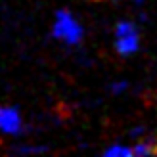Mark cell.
Instances as JSON below:
<instances>
[{
  "mask_svg": "<svg viewBox=\"0 0 157 157\" xmlns=\"http://www.w3.org/2000/svg\"><path fill=\"white\" fill-rule=\"evenodd\" d=\"M132 153H134V157L157 155V144H155V140H144V138L136 140V144L132 146Z\"/></svg>",
  "mask_w": 157,
  "mask_h": 157,
  "instance_id": "obj_4",
  "label": "cell"
},
{
  "mask_svg": "<svg viewBox=\"0 0 157 157\" xmlns=\"http://www.w3.org/2000/svg\"><path fill=\"white\" fill-rule=\"evenodd\" d=\"M12 151L15 155H40V153H48V146H17Z\"/></svg>",
  "mask_w": 157,
  "mask_h": 157,
  "instance_id": "obj_6",
  "label": "cell"
},
{
  "mask_svg": "<svg viewBox=\"0 0 157 157\" xmlns=\"http://www.w3.org/2000/svg\"><path fill=\"white\" fill-rule=\"evenodd\" d=\"M144 134H146V127H136V128H132V130L128 132V136H130V138H134V140L144 138Z\"/></svg>",
  "mask_w": 157,
  "mask_h": 157,
  "instance_id": "obj_8",
  "label": "cell"
},
{
  "mask_svg": "<svg viewBox=\"0 0 157 157\" xmlns=\"http://www.w3.org/2000/svg\"><path fill=\"white\" fill-rule=\"evenodd\" d=\"M52 36L65 46H78L84 40V27L78 23V19L67 10L59 8L54 13V25H52Z\"/></svg>",
  "mask_w": 157,
  "mask_h": 157,
  "instance_id": "obj_1",
  "label": "cell"
},
{
  "mask_svg": "<svg viewBox=\"0 0 157 157\" xmlns=\"http://www.w3.org/2000/svg\"><path fill=\"white\" fill-rule=\"evenodd\" d=\"M0 132L8 136H19L23 132V119L17 107L0 105Z\"/></svg>",
  "mask_w": 157,
  "mask_h": 157,
  "instance_id": "obj_3",
  "label": "cell"
},
{
  "mask_svg": "<svg viewBox=\"0 0 157 157\" xmlns=\"http://www.w3.org/2000/svg\"><path fill=\"white\" fill-rule=\"evenodd\" d=\"M128 88H130L128 81H113L111 84H109V92H111L113 96H123Z\"/></svg>",
  "mask_w": 157,
  "mask_h": 157,
  "instance_id": "obj_7",
  "label": "cell"
},
{
  "mask_svg": "<svg viewBox=\"0 0 157 157\" xmlns=\"http://www.w3.org/2000/svg\"><path fill=\"white\" fill-rule=\"evenodd\" d=\"M115 35V52L123 58L134 56L140 50V31L138 25L128 19H123L113 29Z\"/></svg>",
  "mask_w": 157,
  "mask_h": 157,
  "instance_id": "obj_2",
  "label": "cell"
},
{
  "mask_svg": "<svg viewBox=\"0 0 157 157\" xmlns=\"http://www.w3.org/2000/svg\"><path fill=\"white\" fill-rule=\"evenodd\" d=\"M134 2H144V0H134Z\"/></svg>",
  "mask_w": 157,
  "mask_h": 157,
  "instance_id": "obj_9",
  "label": "cell"
},
{
  "mask_svg": "<svg viewBox=\"0 0 157 157\" xmlns=\"http://www.w3.org/2000/svg\"><path fill=\"white\" fill-rule=\"evenodd\" d=\"M105 157H134L132 146H123V144H113L104 150Z\"/></svg>",
  "mask_w": 157,
  "mask_h": 157,
  "instance_id": "obj_5",
  "label": "cell"
}]
</instances>
